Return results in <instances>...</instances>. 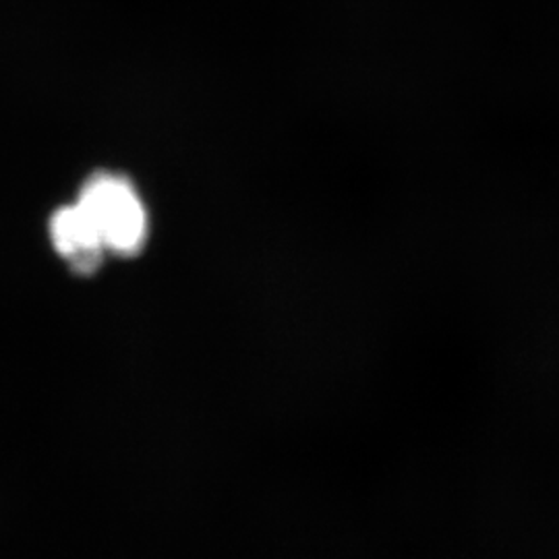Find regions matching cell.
Returning a JSON list of instances; mask_svg holds the SVG:
<instances>
[{"instance_id": "1", "label": "cell", "mask_w": 559, "mask_h": 559, "mask_svg": "<svg viewBox=\"0 0 559 559\" xmlns=\"http://www.w3.org/2000/svg\"><path fill=\"white\" fill-rule=\"evenodd\" d=\"M81 207L100 230L104 247L119 253L135 251L145 235V216L133 189L124 180L98 177L81 193Z\"/></svg>"}]
</instances>
